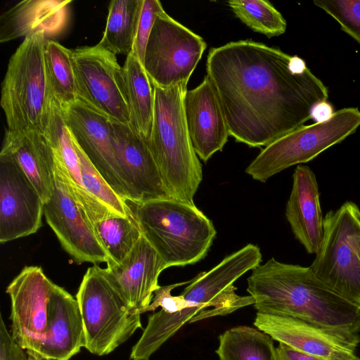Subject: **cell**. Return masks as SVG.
<instances>
[{
  "instance_id": "6da1fadb",
  "label": "cell",
  "mask_w": 360,
  "mask_h": 360,
  "mask_svg": "<svg viewBox=\"0 0 360 360\" xmlns=\"http://www.w3.org/2000/svg\"><path fill=\"white\" fill-rule=\"evenodd\" d=\"M206 71L230 136L250 147H266L302 126L328 97L302 58L252 39L210 49Z\"/></svg>"
},
{
  "instance_id": "7a4b0ae2",
  "label": "cell",
  "mask_w": 360,
  "mask_h": 360,
  "mask_svg": "<svg viewBox=\"0 0 360 360\" xmlns=\"http://www.w3.org/2000/svg\"><path fill=\"white\" fill-rule=\"evenodd\" d=\"M247 291L257 312L290 316L340 332L360 330V306L328 287L309 266L272 257L252 270Z\"/></svg>"
},
{
  "instance_id": "3957f363",
  "label": "cell",
  "mask_w": 360,
  "mask_h": 360,
  "mask_svg": "<svg viewBox=\"0 0 360 360\" xmlns=\"http://www.w3.org/2000/svg\"><path fill=\"white\" fill-rule=\"evenodd\" d=\"M154 87L151 131L146 141L172 198L195 205L202 179L201 163L188 131L184 107L187 84Z\"/></svg>"
},
{
  "instance_id": "277c9868",
  "label": "cell",
  "mask_w": 360,
  "mask_h": 360,
  "mask_svg": "<svg viewBox=\"0 0 360 360\" xmlns=\"http://www.w3.org/2000/svg\"><path fill=\"white\" fill-rule=\"evenodd\" d=\"M126 201L142 236L167 268L193 264L207 255L217 231L195 205L174 199Z\"/></svg>"
},
{
  "instance_id": "5b68a950",
  "label": "cell",
  "mask_w": 360,
  "mask_h": 360,
  "mask_svg": "<svg viewBox=\"0 0 360 360\" xmlns=\"http://www.w3.org/2000/svg\"><path fill=\"white\" fill-rule=\"evenodd\" d=\"M44 32L25 37L11 56L1 84V106L7 130H36L44 133L53 97L49 87L44 58Z\"/></svg>"
},
{
  "instance_id": "8992f818",
  "label": "cell",
  "mask_w": 360,
  "mask_h": 360,
  "mask_svg": "<svg viewBox=\"0 0 360 360\" xmlns=\"http://www.w3.org/2000/svg\"><path fill=\"white\" fill-rule=\"evenodd\" d=\"M82 318L84 348L97 356L113 352L142 328L98 264L88 268L76 295Z\"/></svg>"
},
{
  "instance_id": "52a82bcc",
  "label": "cell",
  "mask_w": 360,
  "mask_h": 360,
  "mask_svg": "<svg viewBox=\"0 0 360 360\" xmlns=\"http://www.w3.org/2000/svg\"><path fill=\"white\" fill-rule=\"evenodd\" d=\"M323 233L309 266L335 292L360 306V210L347 201L323 218Z\"/></svg>"
},
{
  "instance_id": "ba28073f",
  "label": "cell",
  "mask_w": 360,
  "mask_h": 360,
  "mask_svg": "<svg viewBox=\"0 0 360 360\" xmlns=\"http://www.w3.org/2000/svg\"><path fill=\"white\" fill-rule=\"evenodd\" d=\"M359 126L360 111L357 108L340 109L326 121L300 126L271 142L245 172L253 179L264 183L285 169L311 160L342 141Z\"/></svg>"
},
{
  "instance_id": "9c48e42d",
  "label": "cell",
  "mask_w": 360,
  "mask_h": 360,
  "mask_svg": "<svg viewBox=\"0 0 360 360\" xmlns=\"http://www.w3.org/2000/svg\"><path fill=\"white\" fill-rule=\"evenodd\" d=\"M206 46L202 37L164 11L155 20L143 67L154 85L168 88L187 84Z\"/></svg>"
},
{
  "instance_id": "30bf717a",
  "label": "cell",
  "mask_w": 360,
  "mask_h": 360,
  "mask_svg": "<svg viewBox=\"0 0 360 360\" xmlns=\"http://www.w3.org/2000/svg\"><path fill=\"white\" fill-rule=\"evenodd\" d=\"M262 257L257 245L248 244L224 257L208 271L200 272L191 280L180 295L202 311L189 323L227 315L254 304L251 295L240 296L236 293L233 283L245 273L259 266Z\"/></svg>"
},
{
  "instance_id": "8fae6325",
  "label": "cell",
  "mask_w": 360,
  "mask_h": 360,
  "mask_svg": "<svg viewBox=\"0 0 360 360\" xmlns=\"http://www.w3.org/2000/svg\"><path fill=\"white\" fill-rule=\"evenodd\" d=\"M72 51L79 100L110 120L129 124L126 85L116 55L98 44Z\"/></svg>"
},
{
  "instance_id": "7c38bea8",
  "label": "cell",
  "mask_w": 360,
  "mask_h": 360,
  "mask_svg": "<svg viewBox=\"0 0 360 360\" xmlns=\"http://www.w3.org/2000/svg\"><path fill=\"white\" fill-rule=\"evenodd\" d=\"M53 285L40 266H27L6 288L11 303L10 333L25 351L38 354L43 344Z\"/></svg>"
},
{
  "instance_id": "4fadbf2b",
  "label": "cell",
  "mask_w": 360,
  "mask_h": 360,
  "mask_svg": "<svg viewBox=\"0 0 360 360\" xmlns=\"http://www.w3.org/2000/svg\"><path fill=\"white\" fill-rule=\"evenodd\" d=\"M273 340L321 360H360L356 333L320 327L295 318L257 312L253 323Z\"/></svg>"
},
{
  "instance_id": "5bb4252c",
  "label": "cell",
  "mask_w": 360,
  "mask_h": 360,
  "mask_svg": "<svg viewBox=\"0 0 360 360\" xmlns=\"http://www.w3.org/2000/svg\"><path fill=\"white\" fill-rule=\"evenodd\" d=\"M44 204L18 163L0 154V242L35 233L42 226Z\"/></svg>"
},
{
  "instance_id": "9a60e30c",
  "label": "cell",
  "mask_w": 360,
  "mask_h": 360,
  "mask_svg": "<svg viewBox=\"0 0 360 360\" xmlns=\"http://www.w3.org/2000/svg\"><path fill=\"white\" fill-rule=\"evenodd\" d=\"M110 120L120 176L133 202L173 199L167 191L145 139L129 126Z\"/></svg>"
},
{
  "instance_id": "2e32d148",
  "label": "cell",
  "mask_w": 360,
  "mask_h": 360,
  "mask_svg": "<svg viewBox=\"0 0 360 360\" xmlns=\"http://www.w3.org/2000/svg\"><path fill=\"white\" fill-rule=\"evenodd\" d=\"M63 108L69 131L80 148L111 188L128 200L114 148L110 119L80 100Z\"/></svg>"
},
{
  "instance_id": "e0dca14e",
  "label": "cell",
  "mask_w": 360,
  "mask_h": 360,
  "mask_svg": "<svg viewBox=\"0 0 360 360\" xmlns=\"http://www.w3.org/2000/svg\"><path fill=\"white\" fill-rule=\"evenodd\" d=\"M44 215L63 248L77 264L99 265L110 259L94 225L56 181L52 195L44 204Z\"/></svg>"
},
{
  "instance_id": "ac0fdd59",
  "label": "cell",
  "mask_w": 360,
  "mask_h": 360,
  "mask_svg": "<svg viewBox=\"0 0 360 360\" xmlns=\"http://www.w3.org/2000/svg\"><path fill=\"white\" fill-rule=\"evenodd\" d=\"M105 274L135 313L141 311L152 302L159 288L158 278L167 266L148 240L140 238L133 250L120 264L109 259Z\"/></svg>"
},
{
  "instance_id": "d6986e66",
  "label": "cell",
  "mask_w": 360,
  "mask_h": 360,
  "mask_svg": "<svg viewBox=\"0 0 360 360\" xmlns=\"http://www.w3.org/2000/svg\"><path fill=\"white\" fill-rule=\"evenodd\" d=\"M184 107L193 148L207 162L223 149L230 136L219 98L207 75L198 86L187 90Z\"/></svg>"
},
{
  "instance_id": "ffe728a7",
  "label": "cell",
  "mask_w": 360,
  "mask_h": 360,
  "mask_svg": "<svg viewBox=\"0 0 360 360\" xmlns=\"http://www.w3.org/2000/svg\"><path fill=\"white\" fill-rule=\"evenodd\" d=\"M84 345L78 302L63 288L54 283L49 302L47 330L37 355L44 360H70Z\"/></svg>"
},
{
  "instance_id": "44dd1931",
  "label": "cell",
  "mask_w": 360,
  "mask_h": 360,
  "mask_svg": "<svg viewBox=\"0 0 360 360\" xmlns=\"http://www.w3.org/2000/svg\"><path fill=\"white\" fill-rule=\"evenodd\" d=\"M285 217L297 240L310 254H316L323 233V218L319 186L312 170L298 165L292 174V186Z\"/></svg>"
},
{
  "instance_id": "7402d4cb",
  "label": "cell",
  "mask_w": 360,
  "mask_h": 360,
  "mask_svg": "<svg viewBox=\"0 0 360 360\" xmlns=\"http://www.w3.org/2000/svg\"><path fill=\"white\" fill-rule=\"evenodd\" d=\"M0 154L18 163L44 202L50 199L55 187L54 155L44 133L6 130Z\"/></svg>"
},
{
  "instance_id": "603a6c76",
  "label": "cell",
  "mask_w": 360,
  "mask_h": 360,
  "mask_svg": "<svg viewBox=\"0 0 360 360\" xmlns=\"http://www.w3.org/2000/svg\"><path fill=\"white\" fill-rule=\"evenodd\" d=\"M70 0H25L0 16V42L44 32L46 36L60 33L68 22Z\"/></svg>"
},
{
  "instance_id": "cb8c5ba5",
  "label": "cell",
  "mask_w": 360,
  "mask_h": 360,
  "mask_svg": "<svg viewBox=\"0 0 360 360\" xmlns=\"http://www.w3.org/2000/svg\"><path fill=\"white\" fill-rule=\"evenodd\" d=\"M44 134L54 153L64 164L75 182L77 193L74 201L91 224L94 225L103 219L118 216L93 197L84 187L79 157L65 122L64 110L54 98Z\"/></svg>"
},
{
  "instance_id": "d4e9b609",
  "label": "cell",
  "mask_w": 360,
  "mask_h": 360,
  "mask_svg": "<svg viewBox=\"0 0 360 360\" xmlns=\"http://www.w3.org/2000/svg\"><path fill=\"white\" fill-rule=\"evenodd\" d=\"M122 68L129 108V126L147 141L153 120L155 96L153 83L143 65L132 52L127 56Z\"/></svg>"
},
{
  "instance_id": "484cf974",
  "label": "cell",
  "mask_w": 360,
  "mask_h": 360,
  "mask_svg": "<svg viewBox=\"0 0 360 360\" xmlns=\"http://www.w3.org/2000/svg\"><path fill=\"white\" fill-rule=\"evenodd\" d=\"M143 0H113L103 37L98 43L114 54L128 56L133 50Z\"/></svg>"
},
{
  "instance_id": "4316f807",
  "label": "cell",
  "mask_w": 360,
  "mask_h": 360,
  "mask_svg": "<svg viewBox=\"0 0 360 360\" xmlns=\"http://www.w3.org/2000/svg\"><path fill=\"white\" fill-rule=\"evenodd\" d=\"M273 339L250 326H237L219 336V360H278Z\"/></svg>"
},
{
  "instance_id": "83f0119b",
  "label": "cell",
  "mask_w": 360,
  "mask_h": 360,
  "mask_svg": "<svg viewBox=\"0 0 360 360\" xmlns=\"http://www.w3.org/2000/svg\"><path fill=\"white\" fill-rule=\"evenodd\" d=\"M44 58L47 82L54 100L63 108L78 101L72 50L46 39Z\"/></svg>"
},
{
  "instance_id": "f1b7e54d",
  "label": "cell",
  "mask_w": 360,
  "mask_h": 360,
  "mask_svg": "<svg viewBox=\"0 0 360 360\" xmlns=\"http://www.w3.org/2000/svg\"><path fill=\"white\" fill-rule=\"evenodd\" d=\"M94 226L110 259L117 264L127 257L142 236L134 215L110 217Z\"/></svg>"
},
{
  "instance_id": "f546056e",
  "label": "cell",
  "mask_w": 360,
  "mask_h": 360,
  "mask_svg": "<svg viewBox=\"0 0 360 360\" xmlns=\"http://www.w3.org/2000/svg\"><path fill=\"white\" fill-rule=\"evenodd\" d=\"M234 15L254 32L268 38L285 33L287 22L281 13L266 0H230Z\"/></svg>"
},
{
  "instance_id": "4dcf8cb0",
  "label": "cell",
  "mask_w": 360,
  "mask_h": 360,
  "mask_svg": "<svg viewBox=\"0 0 360 360\" xmlns=\"http://www.w3.org/2000/svg\"><path fill=\"white\" fill-rule=\"evenodd\" d=\"M72 139L79 157L82 179L85 189L117 215L124 217L133 215L127 202L122 198L108 184L88 159L72 136Z\"/></svg>"
},
{
  "instance_id": "1f68e13d",
  "label": "cell",
  "mask_w": 360,
  "mask_h": 360,
  "mask_svg": "<svg viewBox=\"0 0 360 360\" xmlns=\"http://www.w3.org/2000/svg\"><path fill=\"white\" fill-rule=\"evenodd\" d=\"M313 2L335 19L341 30L360 44V0H314Z\"/></svg>"
},
{
  "instance_id": "d6a6232c",
  "label": "cell",
  "mask_w": 360,
  "mask_h": 360,
  "mask_svg": "<svg viewBox=\"0 0 360 360\" xmlns=\"http://www.w3.org/2000/svg\"><path fill=\"white\" fill-rule=\"evenodd\" d=\"M165 11L158 0H143L132 53L143 65L146 45L155 20Z\"/></svg>"
},
{
  "instance_id": "836d02e7",
  "label": "cell",
  "mask_w": 360,
  "mask_h": 360,
  "mask_svg": "<svg viewBox=\"0 0 360 360\" xmlns=\"http://www.w3.org/2000/svg\"><path fill=\"white\" fill-rule=\"evenodd\" d=\"M190 282L191 281H188L165 286H159L154 292L151 303L141 311V314L147 311H155L159 307L168 314H174L186 309L196 307L180 295L179 296L171 295V291L173 289L185 284H189Z\"/></svg>"
},
{
  "instance_id": "e575fe53",
  "label": "cell",
  "mask_w": 360,
  "mask_h": 360,
  "mask_svg": "<svg viewBox=\"0 0 360 360\" xmlns=\"http://www.w3.org/2000/svg\"><path fill=\"white\" fill-rule=\"evenodd\" d=\"M27 352L19 347L0 316V360H27Z\"/></svg>"
},
{
  "instance_id": "d590c367",
  "label": "cell",
  "mask_w": 360,
  "mask_h": 360,
  "mask_svg": "<svg viewBox=\"0 0 360 360\" xmlns=\"http://www.w3.org/2000/svg\"><path fill=\"white\" fill-rule=\"evenodd\" d=\"M276 352L278 360H321L281 342L276 347Z\"/></svg>"
},
{
  "instance_id": "8d00e7d4",
  "label": "cell",
  "mask_w": 360,
  "mask_h": 360,
  "mask_svg": "<svg viewBox=\"0 0 360 360\" xmlns=\"http://www.w3.org/2000/svg\"><path fill=\"white\" fill-rule=\"evenodd\" d=\"M333 113L332 106L327 101H323L314 106L311 112V119L316 122H324L330 119Z\"/></svg>"
},
{
  "instance_id": "74e56055",
  "label": "cell",
  "mask_w": 360,
  "mask_h": 360,
  "mask_svg": "<svg viewBox=\"0 0 360 360\" xmlns=\"http://www.w3.org/2000/svg\"><path fill=\"white\" fill-rule=\"evenodd\" d=\"M26 352H27V360H44L41 358H40L38 355H37L36 354H34L33 352H28V351H26Z\"/></svg>"
}]
</instances>
